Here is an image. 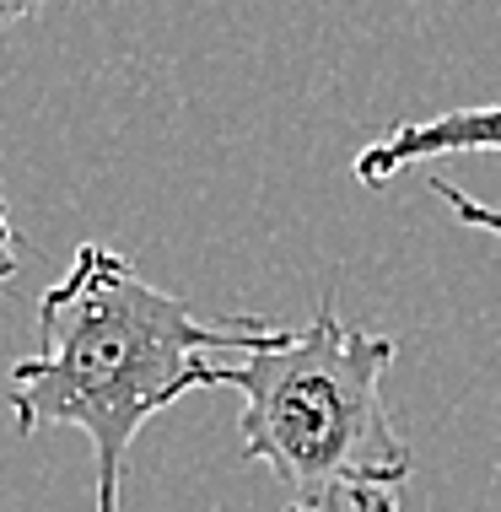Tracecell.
Segmentation results:
<instances>
[{"label":"cell","instance_id":"obj_1","mask_svg":"<svg viewBox=\"0 0 501 512\" xmlns=\"http://www.w3.org/2000/svg\"><path fill=\"white\" fill-rule=\"evenodd\" d=\"M275 329L264 318H200L108 243H81L71 270L38 297L44 351L11 367L17 437L81 432L97 459V512H119L141 426L194 389H216V356L259 351Z\"/></svg>","mask_w":501,"mask_h":512},{"label":"cell","instance_id":"obj_2","mask_svg":"<svg viewBox=\"0 0 501 512\" xmlns=\"http://www.w3.org/2000/svg\"><path fill=\"white\" fill-rule=\"evenodd\" d=\"M399 345L345 324L318 302L313 324L275 329L259 351L216 362V389H238L243 453L264 464L291 496L340 486H388L410 475V442L383 405V378Z\"/></svg>","mask_w":501,"mask_h":512},{"label":"cell","instance_id":"obj_3","mask_svg":"<svg viewBox=\"0 0 501 512\" xmlns=\"http://www.w3.org/2000/svg\"><path fill=\"white\" fill-rule=\"evenodd\" d=\"M469 151H501V103L448 108V114L394 124L372 146L356 151V178L361 184H388V178L421 168V162L469 157Z\"/></svg>","mask_w":501,"mask_h":512},{"label":"cell","instance_id":"obj_4","mask_svg":"<svg viewBox=\"0 0 501 512\" xmlns=\"http://www.w3.org/2000/svg\"><path fill=\"white\" fill-rule=\"evenodd\" d=\"M281 512H399V496L388 486H340L324 496H291Z\"/></svg>","mask_w":501,"mask_h":512},{"label":"cell","instance_id":"obj_5","mask_svg":"<svg viewBox=\"0 0 501 512\" xmlns=\"http://www.w3.org/2000/svg\"><path fill=\"white\" fill-rule=\"evenodd\" d=\"M431 195L448 205V211H453L458 221H464V227H475V232H491V238H501V211H496V205L475 200L469 189L448 184V178H431Z\"/></svg>","mask_w":501,"mask_h":512},{"label":"cell","instance_id":"obj_6","mask_svg":"<svg viewBox=\"0 0 501 512\" xmlns=\"http://www.w3.org/2000/svg\"><path fill=\"white\" fill-rule=\"evenodd\" d=\"M22 265V238H17V227H11V216H6V189H0V286L17 275Z\"/></svg>","mask_w":501,"mask_h":512},{"label":"cell","instance_id":"obj_7","mask_svg":"<svg viewBox=\"0 0 501 512\" xmlns=\"http://www.w3.org/2000/svg\"><path fill=\"white\" fill-rule=\"evenodd\" d=\"M49 0H0V33H11L17 22H27V17H38Z\"/></svg>","mask_w":501,"mask_h":512}]
</instances>
